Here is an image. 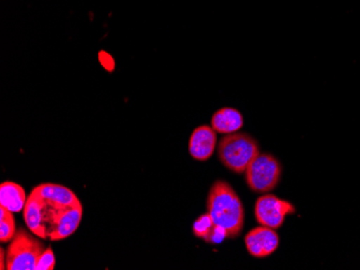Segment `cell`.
<instances>
[{
  "instance_id": "obj_1",
  "label": "cell",
  "mask_w": 360,
  "mask_h": 270,
  "mask_svg": "<svg viewBox=\"0 0 360 270\" xmlns=\"http://www.w3.org/2000/svg\"><path fill=\"white\" fill-rule=\"evenodd\" d=\"M206 205L212 222L224 229L226 238L233 239L240 235L244 227V207L231 185L226 181H216L210 187Z\"/></svg>"
},
{
  "instance_id": "obj_2",
  "label": "cell",
  "mask_w": 360,
  "mask_h": 270,
  "mask_svg": "<svg viewBox=\"0 0 360 270\" xmlns=\"http://www.w3.org/2000/svg\"><path fill=\"white\" fill-rule=\"evenodd\" d=\"M260 154L257 141L245 133L224 136L218 144V157L222 165L236 173H244L250 163Z\"/></svg>"
},
{
  "instance_id": "obj_3",
  "label": "cell",
  "mask_w": 360,
  "mask_h": 270,
  "mask_svg": "<svg viewBox=\"0 0 360 270\" xmlns=\"http://www.w3.org/2000/svg\"><path fill=\"white\" fill-rule=\"evenodd\" d=\"M44 250L41 241L25 229H19L7 249V269L36 270Z\"/></svg>"
},
{
  "instance_id": "obj_4",
  "label": "cell",
  "mask_w": 360,
  "mask_h": 270,
  "mask_svg": "<svg viewBox=\"0 0 360 270\" xmlns=\"http://www.w3.org/2000/svg\"><path fill=\"white\" fill-rule=\"evenodd\" d=\"M246 182L252 192H270L276 187L282 176V166L273 155L264 153L250 163L246 171Z\"/></svg>"
},
{
  "instance_id": "obj_5",
  "label": "cell",
  "mask_w": 360,
  "mask_h": 270,
  "mask_svg": "<svg viewBox=\"0 0 360 270\" xmlns=\"http://www.w3.org/2000/svg\"><path fill=\"white\" fill-rule=\"evenodd\" d=\"M296 212L292 203L275 195L268 194L257 199L255 217L259 224L270 229H280L284 224L286 215Z\"/></svg>"
},
{
  "instance_id": "obj_6",
  "label": "cell",
  "mask_w": 360,
  "mask_h": 270,
  "mask_svg": "<svg viewBox=\"0 0 360 270\" xmlns=\"http://www.w3.org/2000/svg\"><path fill=\"white\" fill-rule=\"evenodd\" d=\"M245 245L250 255L257 259H264L276 251L280 245V237L274 229L261 225L246 235Z\"/></svg>"
},
{
  "instance_id": "obj_7",
  "label": "cell",
  "mask_w": 360,
  "mask_h": 270,
  "mask_svg": "<svg viewBox=\"0 0 360 270\" xmlns=\"http://www.w3.org/2000/svg\"><path fill=\"white\" fill-rule=\"evenodd\" d=\"M82 213L84 209L80 201L68 208L56 209L53 227L49 233L50 241H63L72 236L80 225Z\"/></svg>"
},
{
  "instance_id": "obj_8",
  "label": "cell",
  "mask_w": 360,
  "mask_h": 270,
  "mask_svg": "<svg viewBox=\"0 0 360 270\" xmlns=\"http://www.w3.org/2000/svg\"><path fill=\"white\" fill-rule=\"evenodd\" d=\"M217 135L212 127L202 125L196 127L189 141V152L194 160L207 161L215 151Z\"/></svg>"
},
{
  "instance_id": "obj_9",
  "label": "cell",
  "mask_w": 360,
  "mask_h": 270,
  "mask_svg": "<svg viewBox=\"0 0 360 270\" xmlns=\"http://www.w3.org/2000/svg\"><path fill=\"white\" fill-rule=\"evenodd\" d=\"M46 207V201L35 191H32L27 201H26L25 207H24L23 217L26 227L32 234H35L42 239H46L48 237L46 235L48 231H46V224H44Z\"/></svg>"
},
{
  "instance_id": "obj_10",
  "label": "cell",
  "mask_w": 360,
  "mask_h": 270,
  "mask_svg": "<svg viewBox=\"0 0 360 270\" xmlns=\"http://www.w3.org/2000/svg\"><path fill=\"white\" fill-rule=\"evenodd\" d=\"M32 191H35L48 205H51L54 209L68 208L79 203L78 197L72 189L63 185L44 183V184L38 185Z\"/></svg>"
},
{
  "instance_id": "obj_11",
  "label": "cell",
  "mask_w": 360,
  "mask_h": 270,
  "mask_svg": "<svg viewBox=\"0 0 360 270\" xmlns=\"http://www.w3.org/2000/svg\"><path fill=\"white\" fill-rule=\"evenodd\" d=\"M244 124V119L240 111L233 108H222L216 111L212 118V127L219 134H233Z\"/></svg>"
},
{
  "instance_id": "obj_12",
  "label": "cell",
  "mask_w": 360,
  "mask_h": 270,
  "mask_svg": "<svg viewBox=\"0 0 360 270\" xmlns=\"http://www.w3.org/2000/svg\"><path fill=\"white\" fill-rule=\"evenodd\" d=\"M26 193L21 185L11 181H5L0 185V205L11 212H21L25 207Z\"/></svg>"
},
{
  "instance_id": "obj_13",
  "label": "cell",
  "mask_w": 360,
  "mask_h": 270,
  "mask_svg": "<svg viewBox=\"0 0 360 270\" xmlns=\"http://www.w3.org/2000/svg\"><path fill=\"white\" fill-rule=\"evenodd\" d=\"M15 234V220H14L13 212L1 205V208H0V241L1 243H10Z\"/></svg>"
},
{
  "instance_id": "obj_14",
  "label": "cell",
  "mask_w": 360,
  "mask_h": 270,
  "mask_svg": "<svg viewBox=\"0 0 360 270\" xmlns=\"http://www.w3.org/2000/svg\"><path fill=\"white\" fill-rule=\"evenodd\" d=\"M214 227H215V223L212 222L210 215L208 213L202 215L199 219L194 222L193 234L196 237L202 238L203 241H205Z\"/></svg>"
},
{
  "instance_id": "obj_15",
  "label": "cell",
  "mask_w": 360,
  "mask_h": 270,
  "mask_svg": "<svg viewBox=\"0 0 360 270\" xmlns=\"http://www.w3.org/2000/svg\"><path fill=\"white\" fill-rule=\"evenodd\" d=\"M54 266H56V257H54L53 250L51 247L46 248L38 261L36 270H53Z\"/></svg>"
},
{
  "instance_id": "obj_16",
  "label": "cell",
  "mask_w": 360,
  "mask_h": 270,
  "mask_svg": "<svg viewBox=\"0 0 360 270\" xmlns=\"http://www.w3.org/2000/svg\"><path fill=\"white\" fill-rule=\"evenodd\" d=\"M226 238V231L221 227H217L215 224L214 229L210 231V235L205 239V243H221Z\"/></svg>"
},
{
  "instance_id": "obj_17",
  "label": "cell",
  "mask_w": 360,
  "mask_h": 270,
  "mask_svg": "<svg viewBox=\"0 0 360 270\" xmlns=\"http://www.w3.org/2000/svg\"><path fill=\"white\" fill-rule=\"evenodd\" d=\"M5 250L1 249V269H7V267L5 266Z\"/></svg>"
}]
</instances>
